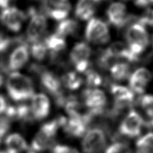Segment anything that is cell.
Listing matches in <instances>:
<instances>
[{"mask_svg":"<svg viewBox=\"0 0 153 153\" xmlns=\"http://www.w3.org/2000/svg\"><path fill=\"white\" fill-rule=\"evenodd\" d=\"M66 117L59 115L41 126L31 143V151L42 152L53 146L57 131L62 127Z\"/></svg>","mask_w":153,"mask_h":153,"instance_id":"cell-1","label":"cell"},{"mask_svg":"<svg viewBox=\"0 0 153 153\" xmlns=\"http://www.w3.org/2000/svg\"><path fill=\"white\" fill-rule=\"evenodd\" d=\"M6 88L9 97L15 102L26 101L34 95V86L32 79L16 71L9 74Z\"/></svg>","mask_w":153,"mask_h":153,"instance_id":"cell-2","label":"cell"},{"mask_svg":"<svg viewBox=\"0 0 153 153\" xmlns=\"http://www.w3.org/2000/svg\"><path fill=\"white\" fill-rule=\"evenodd\" d=\"M126 28L124 36L128 48L133 54L140 57L150 43L146 27L136 22Z\"/></svg>","mask_w":153,"mask_h":153,"instance_id":"cell-3","label":"cell"},{"mask_svg":"<svg viewBox=\"0 0 153 153\" xmlns=\"http://www.w3.org/2000/svg\"><path fill=\"white\" fill-rule=\"evenodd\" d=\"M108 23L117 29L126 27L137 21L138 16L128 14L125 4L121 2L111 3L106 11Z\"/></svg>","mask_w":153,"mask_h":153,"instance_id":"cell-4","label":"cell"},{"mask_svg":"<svg viewBox=\"0 0 153 153\" xmlns=\"http://www.w3.org/2000/svg\"><path fill=\"white\" fill-rule=\"evenodd\" d=\"M85 38L88 42L93 44L104 45L107 44L111 39L107 23L99 18L90 19L85 27Z\"/></svg>","mask_w":153,"mask_h":153,"instance_id":"cell-5","label":"cell"},{"mask_svg":"<svg viewBox=\"0 0 153 153\" xmlns=\"http://www.w3.org/2000/svg\"><path fill=\"white\" fill-rule=\"evenodd\" d=\"M26 15L30 18L26 30V38L32 44L39 41L47 29V22L45 16L33 7L28 9Z\"/></svg>","mask_w":153,"mask_h":153,"instance_id":"cell-6","label":"cell"},{"mask_svg":"<svg viewBox=\"0 0 153 153\" xmlns=\"http://www.w3.org/2000/svg\"><path fill=\"white\" fill-rule=\"evenodd\" d=\"M92 50L85 42L76 43L72 47L70 55V62L79 73H85L91 68L90 58Z\"/></svg>","mask_w":153,"mask_h":153,"instance_id":"cell-7","label":"cell"},{"mask_svg":"<svg viewBox=\"0 0 153 153\" xmlns=\"http://www.w3.org/2000/svg\"><path fill=\"white\" fill-rule=\"evenodd\" d=\"M106 145V136L100 127H94L85 133L81 143L84 153H100Z\"/></svg>","mask_w":153,"mask_h":153,"instance_id":"cell-8","label":"cell"},{"mask_svg":"<svg viewBox=\"0 0 153 153\" xmlns=\"http://www.w3.org/2000/svg\"><path fill=\"white\" fill-rule=\"evenodd\" d=\"M144 125L142 116L135 110H130L121 122L118 131L120 134L128 137H135L139 136Z\"/></svg>","mask_w":153,"mask_h":153,"instance_id":"cell-9","label":"cell"},{"mask_svg":"<svg viewBox=\"0 0 153 153\" xmlns=\"http://www.w3.org/2000/svg\"><path fill=\"white\" fill-rule=\"evenodd\" d=\"M106 85H108L109 91L114 97V108L124 110L133 105L134 93L129 88L115 83L109 82L108 80L106 82Z\"/></svg>","mask_w":153,"mask_h":153,"instance_id":"cell-10","label":"cell"},{"mask_svg":"<svg viewBox=\"0 0 153 153\" xmlns=\"http://www.w3.org/2000/svg\"><path fill=\"white\" fill-rule=\"evenodd\" d=\"M26 13L16 7H8L0 13V22L8 30L17 32L27 18Z\"/></svg>","mask_w":153,"mask_h":153,"instance_id":"cell-11","label":"cell"},{"mask_svg":"<svg viewBox=\"0 0 153 153\" xmlns=\"http://www.w3.org/2000/svg\"><path fill=\"white\" fill-rule=\"evenodd\" d=\"M46 14L55 20H63L68 17L71 6L69 0H42Z\"/></svg>","mask_w":153,"mask_h":153,"instance_id":"cell-12","label":"cell"},{"mask_svg":"<svg viewBox=\"0 0 153 153\" xmlns=\"http://www.w3.org/2000/svg\"><path fill=\"white\" fill-rule=\"evenodd\" d=\"M35 74L38 75L39 81L43 88L54 97L63 92L62 90L60 79L53 72L40 66Z\"/></svg>","mask_w":153,"mask_h":153,"instance_id":"cell-13","label":"cell"},{"mask_svg":"<svg viewBox=\"0 0 153 153\" xmlns=\"http://www.w3.org/2000/svg\"><path fill=\"white\" fill-rule=\"evenodd\" d=\"M84 105L88 110L103 111L107 103V97L105 92L98 88H88L82 92Z\"/></svg>","mask_w":153,"mask_h":153,"instance_id":"cell-14","label":"cell"},{"mask_svg":"<svg viewBox=\"0 0 153 153\" xmlns=\"http://www.w3.org/2000/svg\"><path fill=\"white\" fill-rule=\"evenodd\" d=\"M29 57L27 44L23 39L13 50L6 63L7 71H16L25 65Z\"/></svg>","mask_w":153,"mask_h":153,"instance_id":"cell-15","label":"cell"},{"mask_svg":"<svg viewBox=\"0 0 153 153\" xmlns=\"http://www.w3.org/2000/svg\"><path fill=\"white\" fill-rule=\"evenodd\" d=\"M129 88L139 94H143L152 79V74L146 68L141 67L136 69L128 78Z\"/></svg>","mask_w":153,"mask_h":153,"instance_id":"cell-16","label":"cell"},{"mask_svg":"<svg viewBox=\"0 0 153 153\" xmlns=\"http://www.w3.org/2000/svg\"><path fill=\"white\" fill-rule=\"evenodd\" d=\"M30 108L34 120H42L45 119L50 113V100L44 93H38L34 94L32 97Z\"/></svg>","mask_w":153,"mask_h":153,"instance_id":"cell-17","label":"cell"},{"mask_svg":"<svg viewBox=\"0 0 153 153\" xmlns=\"http://www.w3.org/2000/svg\"><path fill=\"white\" fill-rule=\"evenodd\" d=\"M87 128L81 114L69 116L62 126L63 130L66 135L75 138L80 137L84 134Z\"/></svg>","mask_w":153,"mask_h":153,"instance_id":"cell-18","label":"cell"},{"mask_svg":"<svg viewBox=\"0 0 153 153\" xmlns=\"http://www.w3.org/2000/svg\"><path fill=\"white\" fill-rule=\"evenodd\" d=\"M4 113L11 121H19L22 124H31L34 121L30 107L25 104L8 106Z\"/></svg>","mask_w":153,"mask_h":153,"instance_id":"cell-19","label":"cell"},{"mask_svg":"<svg viewBox=\"0 0 153 153\" xmlns=\"http://www.w3.org/2000/svg\"><path fill=\"white\" fill-rule=\"evenodd\" d=\"M103 0H78L75 14L81 20H87L92 18L99 4Z\"/></svg>","mask_w":153,"mask_h":153,"instance_id":"cell-20","label":"cell"},{"mask_svg":"<svg viewBox=\"0 0 153 153\" xmlns=\"http://www.w3.org/2000/svg\"><path fill=\"white\" fill-rule=\"evenodd\" d=\"M44 43L50 53V59L55 61L59 54L65 51L66 47V42L65 38L56 33L48 35L44 41Z\"/></svg>","mask_w":153,"mask_h":153,"instance_id":"cell-21","label":"cell"},{"mask_svg":"<svg viewBox=\"0 0 153 153\" xmlns=\"http://www.w3.org/2000/svg\"><path fill=\"white\" fill-rule=\"evenodd\" d=\"M5 145L6 153H22L28 148L25 138L17 133L10 134L6 137Z\"/></svg>","mask_w":153,"mask_h":153,"instance_id":"cell-22","label":"cell"},{"mask_svg":"<svg viewBox=\"0 0 153 153\" xmlns=\"http://www.w3.org/2000/svg\"><path fill=\"white\" fill-rule=\"evenodd\" d=\"M111 77L116 81H124L128 79L131 75V66L125 62H118L109 68Z\"/></svg>","mask_w":153,"mask_h":153,"instance_id":"cell-23","label":"cell"},{"mask_svg":"<svg viewBox=\"0 0 153 153\" xmlns=\"http://www.w3.org/2000/svg\"><path fill=\"white\" fill-rule=\"evenodd\" d=\"M78 30V23L74 19H68L63 20L57 25L55 33L65 38L67 36L75 35Z\"/></svg>","mask_w":153,"mask_h":153,"instance_id":"cell-24","label":"cell"},{"mask_svg":"<svg viewBox=\"0 0 153 153\" xmlns=\"http://www.w3.org/2000/svg\"><path fill=\"white\" fill-rule=\"evenodd\" d=\"M61 82L69 90H75L79 88L83 82L82 78L75 72L69 71L62 76Z\"/></svg>","mask_w":153,"mask_h":153,"instance_id":"cell-25","label":"cell"},{"mask_svg":"<svg viewBox=\"0 0 153 153\" xmlns=\"http://www.w3.org/2000/svg\"><path fill=\"white\" fill-rule=\"evenodd\" d=\"M136 153H153V132H149L137 140Z\"/></svg>","mask_w":153,"mask_h":153,"instance_id":"cell-26","label":"cell"},{"mask_svg":"<svg viewBox=\"0 0 153 153\" xmlns=\"http://www.w3.org/2000/svg\"><path fill=\"white\" fill-rule=\"evenodd\" d=\"M85 83L87 87L93 88L101 85L106 80L100 73L92 68H90L85 72Z\"/></svg>","mask_w":153,"mask_h":153,"instance_id":"cell-27","label":"cell"},{"mask_svg":"<svg viewBox=\"0 0 153 153\" xmlns=\"http://www.w3.org/2000/svg\"><path fill=\"white\" fill-rule=\"evenodd\" d=\"M47 51L44 42L39 41L32 43L30 48L32 57L38 61H42L45 59Z\"/></svg>","mask_w":153,"mask_h":153,"instance_id":"cell-28","label":"cell"},{"mask_svg":"<svg viewBox=\"0 0 153 153\" xmlns=\"http://www.w3.org/2000/svg\"><path fill=\"white\" fill-rule=\"evenodd\" d=\"M138 104L142 109L146 113V114L153 118V95L152 94H143L139 97L137 100Z\"/></svg>","mask_w":153,"mask_h":153,"instance_id":"cell-29","label":"cell"},{"mask_svg":"<svg viewBox=\"0 0 153 153\" xmlns=\"http://www.w3.org/2000/svg\"><path fill=\"white\" fill-rule=\"evenodd\" d=\"M105 153H131L127 145L122 142H116L110 145Z\"/></svg>","mask_w":153,"mask_h":153,"instance_id":"cell-30","label":"cell"},{"mask_svg":"<svg viewBox=\"0 0 153 153\" xmlns=\"http://www.w3.org/2000/svg\"><path fill=\"white\" fill-rule=\"evenodd\" d=\"M137 22L145 27H153V9H147L140 16H138Z\"/></svg>","mask_w":153,"mask_h":153,"instance_id":"cell-31","label":"cell"},{"mask_svg":"<svg viewBox=\"0 0 153 153\" xmlns=\"http://www.w3.org/2000/svg\"><path fill=\"white\" fill-rule=\"evenodd\" d=\"M11 122L5 115L0 116V142L10 130Z\"/></svg>","mask_w":153,"mask_h":153,"instance_id":"cell-32","label":"cell"},{"mask_svg":"<svg viewBox=\"0 0 153 153\" xmlns=\"http://www.w3.org/2000/svg\"><path fill=\"white\" fill-rule=\"evenodd\" d=\"M51 153H79V151L73 147L62 145L57 144L53 145L51 149Z\"/></svg>","mask_w":153,"mask_h":153,"instance_id":"cell-33","label":"cell"},{"mask_svg":"<svg viewBox=\"0 0 153 153\" xmlns=\"http://www.w3.org/2000/svg\"><path fill=\"white\" fill-rule=\"evenodd\" d=\"M13 39L0 32V53L6 51L12 44Z\"/></svg>","mask_w":153,"mask_h":153,"instance_id":"cell-34","label":"cell"},{"mask_svg":"<svg viewBox=\"0 0 153 153\" xmlns=\"http://www.w3.org/2000/svg\"><path fill=\"white\" fill-rule=\"evenodd\" d=\"M134 3L138 7L144 8L153 4V0H134Z\"/></svg>","mask_w":153,"mask_h":153,"instance_id":"cell-35","label":"cell"},{"mask_svg":"<svg viewBox=\"0 0 153 153\" xmlns=\"http://www.w3.org/2000/svg\"><path fill=\"white\" fill-rule=\"evenodd\" d=\"M7 104L4 97L0 94V116L2 114L4 113L7 108Z\"/></svg>","mask_w":153,"mask_h":153,"instance_id":"cell-36","label":"cell"},{"mask_svg":"<svg viewBox=\"0 0 153 153\" xmlns=\"http://www.w3.org/2000/svg\"><path fill=\"white\" fill-rule=\"evenodd\" d=\"M4 82V77L0 73V88L2 87Z\"/></svg>","mask_w":153,"mask_h":153,"instance_id":"cell-37","label":"cell"},{"mask_svg":"<svg viewBox=\"0 0 153 153\" xmlns=\"http://www.w3.org/2000/svg\"><path fill=\"white\" fill-rule=\"evenodd\" d=\"M148 124H149V126L150 127H153V118H152L149 121V122Z\"/></svg>","mask_w":153,"mask_h":153,"instance_id":"cell-38","label":"cell"},{"mask_svg":"<svg viewBox=\"0 0 153 153\" xmlns=\"http://www.w3.org/2000/svg\"><path fill=\"white\" fill-rule=\"evenodd\" d=\"M0 153H6V152H5V151L4 150H1L0 149Z\"/></svg>","mask_w":153,"mask_h":153,"instance_id":"cell-39","label":"cell"},{"mask_svg":"<svg viewBox=\"0 0 153 153\" xmlns=\"http://www.w3.org/2000/svg\"><path fill=\"white\" fill-rule=\"evenodd\" d=\"M27 153H35L33 151H29Z\"/></svg>","mask_w":153,"mask_h":153,"instance_id":"cell-40","label":"cell"},{"mask_svg":"<svg viewBox=\"0 0 153 153\" xmlns=\"http://www.w3.org/2000/svg\"><path fill=\"white\" fill-rule=\"evenodd\" d=\"M152 48H153V36H152Z\"/></svg>","mask_w":153,"mask_h":153,"instance_id":"cell-41","label":"cell"},{"mask_svg":"<svg viewBox=\"0 0 153 153\" xmlns=\"http://www.w3.org/2000/svg\"><path fill=\"white\" fill-rule=\"evenodd\" d=\"M123 1H129V0H123Z\"/></svg>","mask_w":153,"mask_h":153,"instance_id":"cell-42","label":"cell"}]
</instances>
